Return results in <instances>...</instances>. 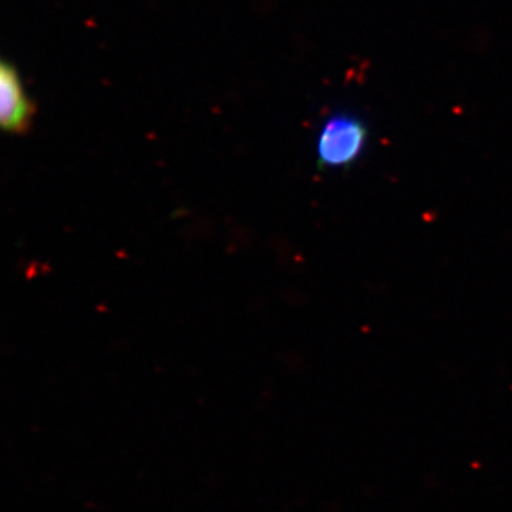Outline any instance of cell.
<instances>
[{
	"instance_id": "6da1fadb",
	"label": "cell",
	"mask_w": 512,
	"mask_h": 512,
	"mask_svg": "<svg viewBox=\"0 0 512 512\" xmlns=\"http://www.w3.org/2000/svg\"><path fill=\"white\" fill-rule=\"evenodd\" d=\"M369 131L362 117L350 111L330 114L320 128L316 153L318 167L349 168L365 153Z\"/></svg>"
},
{
	"instance_id": "7a4b0ae2",
	"label": "cell",
	"mask_w": 512,
	"mask_h": 512,
	"mask_svg": "<svg viewBox=\"0 0 512 512\" xmlns=\"http://www.w3.org/2000/svg\"><path fill=\"white\" fill-rule=\"evenodd\" d=\"M36 107L29 99L16 67L8 62L0 66V124L10 134L28 133Z\"/></svg>"
}]
</instances>
